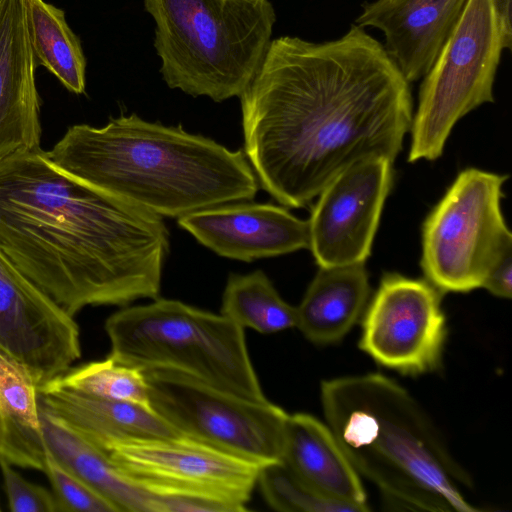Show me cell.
<instances>
[{"label": "cell", "mask_w": 512, "mask_h": 512, "mask_svg": "<svg viewBox=\"0 0 512 512\" xmlns=\"http://www.w3.org/2000/svg\"><path fill=\"white\" fill-rule=\"evenodd\" d=\"M240 102L253 171L292 208L359 161H393L413 119L410 83L357 24L324 42L272 40Z\"/></svg>", "instance_id": "obj_1"}, {"label": "cell", "mask_w": 512, "mask_h": 512, "mask_svg": "<svg viewBox=\"0 0 512 512\" xmlns=\"http://www.w3.org/2000/svg\"><path fill=\"white\" fill-rule=\"evenodd\" d=\"M169 236L161 216L67 173L42 149L0 161V251L72 316L158 298Z\"/></svg>", "instance_id": "obj_2"}, {"label": "cell", "mask_w": 512, "mask_h": 512, "mask_svg": "<svg viewBox=\"0 0 512 512\" xmlns=\"http://www.w3.org/2000/svg\"><path fill=\"white\" fill-rule=\"evenodd\" d=\"M46 153L67 173L161 217L251 200L258 189L241 150L136 114L73 125Z\"/></svg>", "instance_id": "obj_3"}, {"label": "cell", "mask_w": 512, "mask_h": 512, "mask_svg": "<svg viewBox=\"0 0 512 512\" xmlns=\"http://www.w3.org/2000/svg\"><path fill=\"white\" fill-rule=\"evenodd\" d=\"M326 424L359 475L397 509L473 512L470 479L417 401L371 373L322 382Z\"/></svg>", "instance_id": "obj_4"}, {"label": "cell", "mask_w": 512, "mask_h": 512, "mask_svg": "<svg viewBox=\"0 0 512 512\" xmlns=\"http://www.w3.org/2000/svg\"><path fill=\"white\" fill-rule=\"evenodd\" d=\"M154 48L171 89L222 102L242 94L271 43L269 0H144Z\"/></svg>", "instance_id": "obj_5"}, {"label": "cell", "mask_w": 512, "mask_h": 512, "mask_svg": "<svg viewBox=\"0 0 512 512\" xmlns=\"http://www.w3.org/2000/svg\"><path fill=\"white\" fill-rule=\"evenodd\" d=\"M110 355L147 369H171L234 395L268 400L246 345L244 329L222 314L156 298L125 306L105 323Z\"/></svg>", "instance_id": "obj_6"}, {"label": "cell", "mask_w": 512, "mask_h": 512, "mask_svg": "<svg viewBox=\"0 0 512 512\" xmlns=\"http://www.w3.org/2000/svg\"><path fill=\"white\" fill-rule=\"evenodd\" d=\"M512 0H468L432 68L423 77L411 123L408 161L435 160L456 122L494 102L493 84L505 49L512 48Z\"/></svg>", "instance_id": "obj_7"}, {"label": "cell", "mask_w": 512, "mask_h": 512, "mask_svg": "<svg viewBox=\"0 0 512 512\" xmlns=\"http://www.w3.org/2000/svg\"><path fill=\"white\" fill-rule=\"evenodd\" d=\"M506 178L465 169L426 218L421 267L440 292L482 287L490 270L512 252V235L500 208Z\"/></svg>", "instance_id": "obj_8"}, {"label": "cell", "mask_w": 512, "mask_h": 512, "mask_svg": "<svg viewBox=\"0 0 512 512\" xmlns=\"http://www.w3.org/2000/svg\"><path fill=\"white\" fill-rule=\"evenodd\" d=\"M151 409L175 431L261 466L280 461L288 414L171 369L143 370Z\"/></svg>", "instance_id": "obj_9"}, {"label": "cell", "mask_w": 512, "mask_h": 512, "mask_svg": "<svg viewBox=\"0 0 512 512\" xmlns=\"http://www.w3.org/2000/svg\"><path fill=\"white\" fill-rule=\"evenodd\" d=\"M106 454L147 493L206 500L227 512L247 510L262 467L182 435L120 443Z\"/></svg>", "instance_id": "obj_10"}, {"label": "cell", "mask_w": 512, "mask_h": 512, "mask_svg": "<svg viewBox=\"0 0 512 512\" xmlns=\"http://www.w3.org/2000/svg\"><path fill=\"white\" fill-rule=\"evenodd\" d=\"M440 293L428 281L386 274L363 318L361 350L404 374L435 370L447 333Z\"/></svg>", "instance_id": "obj_11"}, {"label": "cell", "mask_w": 512, "mask_h": 512, "mask_svg": "<svg viewBox=\"0 0 512 512\" xmlns=\"http://www.w3.org/2000/svg\"><path fill=\"white\" fill-rule=\"evenodd\" d=\"M393 161L373 157L337 175L320 192L309 223V248L320 267L364 263L370 255Z\"/></svg>", "instance_id": "obj_12"}, {"label": "cell", "mask_w": 512, "mask_h": 512, "mask_svg": "<svg viewBox=\"0 0 512 512\" xmlns=\"http://www.w3.org/2000/svg\"><path fill=\"white\" fill-rule=\"evenodd\" d=\"M0 350L24 365L37 386L81 357L80 331L67 313L0 251Z\"/></svg>", "instance_id": "obj_13"}, {"label": "cell", "mask_w": 512, "mask_h": 512, "mask_svg": "<svg viewBox=\"0 0 512 512\" xmlns=\"http://www.w3.org/2000/svg\"><path fill=\"white\" fill-rule=\"evenodd\" d=\"M181 228L216 254L240 261L309 248L308 221L272 204L232 202L178 218Z\"/></svg>", "instance_id": "obj_14"}, {"label": "cell", "mask_w": 512, "mask_h": 512, "mask_svg": "<svg viewBox=\"0 0 512 512\" xmlns=\"http://www.w3.org/2000/svg\"><path fill=\"white\" fill-rule=\"evenodd\" d=\"M468 0H374L355 20L384 35V49L407 80L422 79L458 24Z\"/></svg>", "instance_id": "obj_15"}, {"label": "cell", "mask_w": 512, "mask_h": 512, "mask_svg": "<svg viewBox=\"0 0 512 512\" xmlns=\"http://www.w3.org/2000/svg\"><path fill=\"white\" fill-rule=\"evenodd\" d=\"M36 64L26 0H0V161L41 149Z\"/></svg>", "instance_id": "obj_16"}, {"label": "cell", "mask_w": 512, "mask_h": 512, "mask_svg": "<svg viewBox=\"0 0 512 512\" xmlns=\"http://www.w3.org/2000/svg\"><path fill=\"white\" fill-rule=\"evenodd\" d=\"M40 411L107 452L135 440L180 436L151 407L56 387H37Z\"/></svg>", "instance_id": "obj_17"}, {"label": "cell", "mask_w": 512, "mask_h": 512, "mask_svg": "<svg viewBox=\"0 0 512 512\" xmlns=\"http://www.w3.org/2000/svg\"><path fill=\"white\" fill-rule=\"evenodd\" d=\"M281 461L319 494L358 512L369 510L359 474L328 425L315 417L288 414Z\"/></svg>", "instance_id": "obj_18"}, {"label": "cell", "mask_w": 512, "mask_h": 512, "mask_svg": "<svg viewBox=\"0 0 512 512\" xmlns=\"http://www.w3.org/2000/svg\"><path fill=\"white\" fill-rule=\"evenodd\" d=\"M369 294L364 263L320 267L296 307L295 327L316 344L337 342L358 321Z\"/></svg>", "instance_id": "obj_19"}, {"label": "cell", "mask_w": 512, "mask_h": 512, "mask_svg": "<svg viewBox=\"0 0 512 512\" xmlns=\"http://www.w3.org/2000/svg\"><path fill=\"white\" fill-rule=\"evenodd\" d=\"M37 387L29 370L0 350V457L44 471L47 447Z\"/></svg>", "instance_id": "obj_20"}, {"label": "cell", "mask_w": 512, "mask_h": 512, "mask_svg": "<svg viewBox=\"0 0 512 512\" xmlns=\"http://www.w3.org/2000/svg\"><path fill=\"white\" fill-rule=\"evenodd\" d=\"M40 415L48 451L108 500L117 512H160V497L129 482L105 452L42 411Z\"/></svg>", "instance_id": "obj_21"}, {"label": "cell", "mask_w": 512, "mask_h": 512, "mask_svg": "<svg viewBox=\"0 0 512 512\" xmlns=\"http://www.w3.org/2000/svg\"><path fill=\"white\" fill-rule=\"evenodd\" d=\"M28 33L36 63L71 92L85 91L86 60L63 10L44 0H26Z\"/></svg>", "instance_id": "obj_22"}, {"label": "cell", "mask_w": 512, "mask_h": 512, "mask_svg": "<svg viewBox=\"0 0 512 512\" xmlns=\"http://www.w3.org/2000/svg\"><path fill=\"white\" fill-rule=\"evenodd\" d=\"M220 314L242 329L250 328L263 334L296 326V307L281 298L261 270L245 275L230 274Z\"/></svg>", "instance_id": "obj_23"}, {"label": "cell", "mask_w": 512, "mask_h": 512, "mask_svg": "<svg viewBox=\"0 0 512 512\" xmlns=\"http://www.w3.org/2000/svg\"><path fill=\"white\" fill-rule=\"evenodd\" d=\"M47 383L96 397L150 407L144 371L111 356L69 369Z\"/></svg>", "instance_id": "obj_24"}, {"label": "cell", "mask_w": 512, "mask_h": 512, "mask_svg": "<svg viewBox=\"0 0 512 512\" xmlns=\"http://www.w3.org/2000/svg\"><path fill=\"white\" fill-rule=\"evenodd\" d=\"M267 503L286 512H358L331 500L300 480L281 460L261 467L258 482Z\"/></svg>", "instance_id": "obj_25"}, {"label": "cell", "mask_w": 512, "mask_h": 512, "mask_svg": "<svg viewBox=\"0 0 512 512\" xmlns=\"http://www.w3.org/2000/svg\"><path fill=\"white\" fill-rule=\"evenodd\" d=\"M43 472L51 484L58 512H117L108 500L59 463L48 449Z\"/></svg>", "instance_id": "obj_26"}, {"label": "cell", "mask_w": 512, "mask_h": 512, "mask_svg": "<svg viewBox=\"0 0 512 512\" xmlns=\"http://www.w3.org/2000/svg\"><path fill=\"white\" fill-rule=\"evenodd\" d=\"M0 469L12 512H58L52 492L26 480L2 457Z\"/></svg>", "instance_id": "obj_27"}, {"label": "cell", "mask_w": 512, "mask_h": 512, "mask_svg": "<svg viewBox=\"0 0 512 512\" xmlns=\"http://www.w3.org/2000/svg\"><path fill=\"white\" fill-rule=\"evenodd\" d=\"M505 255L488 273L483 286L490 293L501 298L512 295V257Z\"/></svg>", "instance_id": "obj_28"}]
</instances>
